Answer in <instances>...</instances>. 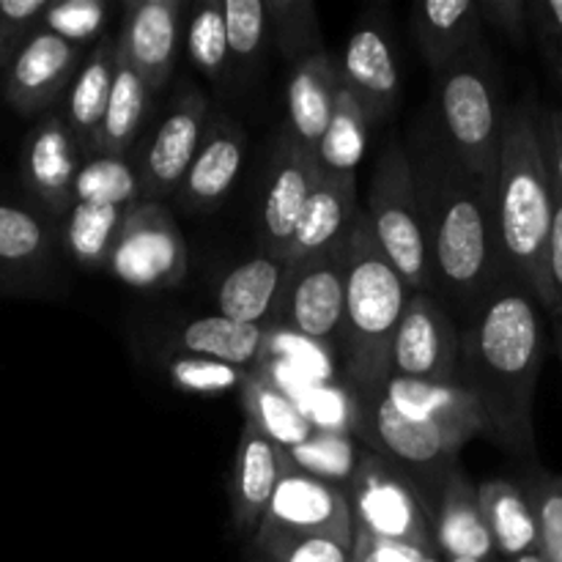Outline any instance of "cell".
I'll list each match as a JSON object with an SVG mask.
<instances>
[{
	"instance_id": "obj_31",
	"label": "cell",
	"mask_w": 562,
	"mask_h": 562,
	"mask_svg": "<svg viewBox=\"0 0 562 562\" xmlns=\"http://www.w3.org/2000/svg\"><path fill=\"white\" fill-rule=\"evenodd\" d=\"M368 146V119L362 113V104L351 93L340 77L338 97H335L333 121L327 126V135L322 137L318 148L313 151L322 176H338L349 179L357 176V165L362 162V154Z\"/></svg>"
},
{
	"instance_id": "obj_18",
	"label": "cell",
	"mask_w": 562,
	"mask_h": 562,
	"mask_svg": "<svg viewBox=\"0 0 562 562\" xmlns=\"http://www.w3.org/2000/svg\"><path fill=\"white\" fill-rule=\"evenodd\" d=\"M434 547L442 560H481L494 558V541L486 516L481 508V494L459 464L445 472L431 503Z\"/></svg>"
},
{
	"instance_id": "obj_29",
	"label": "cell",
	"mask_w": 562,
	"mask_h": 562,
	"mask_svg": "<svg viewBox=\"0 0 562 562\" xmlns=\"http://www.w3.org/2000/svg\"><path fill=\"white\" fill-rule=\"evenodd\" d=\"M477 494L499 560L508 562L538 552V521L525 486L503 477L483 483Z\"/></svg>"
},
{
	"instance_id": "obj_27",
	"label": "cell",
	"mask_w": 562,
	"mask_h": 562,
	"mask_svg": "<svg viewBox=\"0 0 562 562\" xmlns=\"http://www.w3.org/2000/svg\"><path fill=\"white\" fill-rule=\"evenodd\" d=\"M289 261L269 252L247 258L245 263L231 269L217 285V313L241 324L269 327L283 291Z\"/></svg>"
},
{
	"instance_id": "obj_33",
	"label": "cell",
	"mask_w": 562,
	"mask_h": 562,
	"mask_svg": "<svg viewBox=\"0 0 562 562\" xmlns=\"http://www.w3.org/2000/svg\"><path fill=\"white\" fill-rule=\"evenodd\" d=\"M130 212L132 209L124 206H102V203L75 201L69 212L64 214L66 250L86 269L108 267L110 252H113L115 239H119Z\"/></svg>"
},
{
	"instance_id": "obj_16",
	"label": "cell",
	"mask_w": 562,
	"mask_h": 562,
	"mask_svg": "<svg viewBox=\"0 0 562 562\" xmlns=\"http://www.w3.org/2000/svg\"><path fill=\"white\" fill-rule=\"evenodd\" d=\"M181 0H135L119 31V55L130 60L148 91H162L181 47Z\"/></svg>"
},
{
	"instance_id": "obj_30",
	"label": "cell",
	"mask_w": 562,
	"mask_h": 562,
	"mask_svg": "<svg viewBox=\"0 0 562 562\" xmlns=\"http://www.w3.org/2000/svg\"><path fill=\"white\" fill-rule=\"evenodd\" d=\"M239 395L247 423H252L258 431L267 434L283 450L296 448V445L307 442L316 434V426L305 415L300 401L291 393H285L278 382H272L261 368H256L247 376Z\"/></svg>"
},
{
	"instance_id": "obj_35",
	"label": "cell",
	"mask_w": 562,
	"mask_h": 562,
	"mask_svg": "<svg viewBox=\"0 0 562 562\" xmlns=\"http://www.w3.org/2000/svg\"><path fill=\"white\" fill-rule=\"evenodd\" d=\"M75 201L135 209L143 201L140 168L126 154H91L77 173Z\"/></svg>"
},
{
	"instance_id": "obj_28",
	"label": "cell",
	"mask_w": 562,
	"mask_h": 562,
	"mask_svg": "<svg viewBox=\"0 0 562 562\" xmlns=\"http://www.w3.org/2000/svg\"><path fill=\"white\" fill-rule=\"evenodd\" d=\"M269 327L241 324L225 316H201L187 322L176 335V349L184 357H203L225 366L256 371L261 366Z\"/></svg>"
},
{
	"instance_id": "obj_9",
	"label": "cell",
	"mask_w": 562,
	"mask_h": 562,
	"mask_svg": "<svg viewBox=\"0 0 562 562\" xmlns=\"http://www.w3.org/2000/svg\"><path fill=\"white\" fill-rule=\"evenodd\" d=\"M311 536L355 541L357 525L349 494L340 486H333V483L294 470L289 464V472L274 488L272 503L258 525L256 547L269 558L285 543Z\"/></svg>"
},
{
	"instance_id": "obj_2",
	"label": "cell",
	"mask_w": 562,
	"mask_h": 562,
	"mask_svg": "<svg viewBox=\"0 0 562 562\" xmlns=\"http://www.w3.org/2000/svg\"><path fill=\"white\" fill-rule=\"evenodd\" d=\"M415 176L431 289L467 318L508 278L494 225V179L470 173L439 135L423 146Z\"/></svg>"
},
{
	"instance_id": "obj_17",
	"label": "cell",
	"mask_w": 562,
	"mask_h": 562,
	"mask_svg": "<svg viewBox=\"0 0 562 562\" xmlns=\"http://www.w3.org/2000/svg\"><path fill=\"white\" fill-rule=\"evenodd\" d=\"M22 181L31 195L53 214H66L75 203V181L80 173V146L58 115H47L27 135L22 148Z\"/></svg>"
},
{
	"instance_id": "obj_20",
	"label": "cell",
	"mask_w": 562,
	"mask_h": 562,
	"mask_svg": "<svg viewBox=\"0 0 562 562\" xmlns=\"http://www.w3.org/2000/svg\"><path fill=\"white\" fill-rule=\"evenodd\" d=\"M340 75L362 104L368 124L387 119L398 102L401 77L382 27L366 22L351 33L340 58Z\"/></svg>"
},
{
	"instance_id": "obj_1",
	"label": "cell",
	"mask_w": 562,
	"mask_h": 562,
	"mask_svg": "<svg viewBox=\"0 0 562 562\" xmlns=\"http://www.w3.org/2000/svg\"><path fill=\"white\" fill-rule=\"evenodd\" d=\"M541 311L530 285L508 274L461 324L459 379L481 398L488 431L521 459H536L532 404L547 357Z\"/></svg>"
},
{
	"instance_id": "obj_7",
	"label": "cell",
	"mask_w": 562,
	"mask_h": 562,
	"mask_svg": "<svg viewBox=\"0 0 562 562\" xmlns=\"http://www.w3.org/2000/svg\"><path fill=\"white\" fill-rule=\"evenodd\" d=\"M349 503L357 532L376 541L434 549L431 508L426 494L412 483L406 470L382 453H366L349 483Z\"/></svg>"
},
{
	"instance_id": "obj_39",
	"label": "cell",
	"mask_w": 562,
	"mask_h": 562,
	"mask_svg": "<svg viewBox=\"0 0 562 562\" xmlns=\"http://www.w3.org/2000/svg\"><path fill=\"white\" fill-rule=\"evenodd\" d=\"M525 492L536 510L538 552L547 562H562V475L532 467Z\"/></svg>"
},
{
	"instance_id": "obj_50",
	"label": "cell",
	"mask_w": 562,
	"mask_h": 562,
	"mask_svg": "<svg viewBox=\"0 0 562 562\" xmlns=\"http://www.w3.org/2000/svg\"><path fill=\"white\" fill-rule=\"evenodd\" d=\"M547 278H549V307L554 322L562 318V195L554 190V217L547 250Z\"/></svg>"
},
{
	"instance_id": "obj_32",
	"label": "cell",
	"mask_w": 562,
	"mask_h": 562,
	"mask_svg": "<svg viewBox=\"0 0 562 562\" xmlns=\"http://www.w3.org/2000/svg\"><path fill=\"white\" fill-rule=\"evenodd\" d=\"M53 258V234L38 214L0 203V274L31 278Z\"/></svg>"
},
{
	"instance_id": "obj_51",
	"label": "cell",
	"mask_w": 562,
	"mask_h": 562,
	"mask_svg": "<svg viewBox=\"0 0 562 562\" xmlns=\"http://www.w3.org/2000/svg\"><path fill=\"white\" fill-rule=\"evenodd\" d=\"M538 132H541L543 157H547L549 176L554 190L562 195V108H547L538 113Z\"/></svg>"
},
{
	"instance_id": "obj_23",
	"label": "cell",
	"mask_w": 562,
	"mask_h": 562,
	"mask_svg": "<svg viewBox=\"0 0 562 562\" xmlns=\"http://www.w3.org/2000/svg\"><path fill=\"white\" fill-rule=\"evenodd\" d=\"M340 60L329 53H311L296 64L289 80V135L307 151H316L333 121L340 88Z\"/></svg>"
},
{
	"instance_id": "obj_15",
	"label": "cell",
	"mask_w": 562,
	"mask_h": 562,
	"mask_svg": "<svg viewBox=\"0 0 562 562\" xmlns=\"http://www.w3.org/2000/svg\"><path fill=\"white\" fill-rule=\"evenodd\" d=\"M318 170L316 157L294 140L289 132L278 137L272 165H269L267 192L261 206V250L269 256L285 258L296 223L305 212L307 201L316 187Z\"/></svg>"
},
{
	"instance_id": "obj_12",
	"label": "cell",
	"mask_w": 562,
	"mask_h": 562,
	"mask_svg": "<svg viewBox=\"0 0 562 562\" xmlns=\"http://www.w3.org/2000/svg\"><path fill=\"white\" fill-rule=\"evenodd\" d=\"M461 373V327L431 294L409 296L393 340L390 376L409 382H456Z\"/></svg>"
},
{
	"instance_id": "obj_6",
	"label": "cell",
	"mask_w": 562,
	"mask_h": 562,
	"mask_svg": "<svg viewBox=\"0 0 562 562\" xmlns=\"http://www.w3.org/2000/svg\"><path fill=\"white\" fill-rule=\"evenodd\" d=\"M368 220H371L379 247L387 261L398 269L412 294L431 291V267H428L415 165L395 137H390L384 151L379 154Z\"/></svg>"
},
{
	"instance_id": "obj_49",
	"label": "cell",
	"mask_w": 562,
	"mask_h": 562,
	"mask_svg": "<svg viewBox=\"0 0 562 562\" xmlns=\"http://www.w3.org/2000/svg\"><path fill=\"white\" fill-rule=\"evenodd\" d=\"M530 16L541 33L549 60L562 80V0H538L530 5Z\"/></svg>"
},
{
	"instance_id": "obj_43",
	"label": "cell",
	"mask_w": 562,
	"mask_h": 562,
	"mask_svg": "<svg viewBox=\"0 0 562 562\" xmlns=\"http://www.w3.org/2000/svg\"><path fill=\"white\" fill-rule=\"evenodd\" d=\"M104 20H108V5L102 0H64V3H49L38 25L82 47L102 33Z\"/></svg>"
},
{
	"instance_id": "obj_47",
	"label": "cell",
	"mask_w": 562,
	"mask_h": 562,
	"mask_svg": "<svg viewBox=\"0 0 562 562\" xmlns=\"http://www.w3.org/2000/svg\"><path fill=\"white\" fill-rule=\"evenodd\" d=\"M355 562H445L442 554L434 549H415L404 543L376 541V538L357 532L355 538Z\"/></svg>"
},
{
	"instance_id": "obj_3",
	"label": "cell",
	"mask_w": 562,
	"mask_h": 562,
	"mask_svg": "<svg viewBox=\"0 0 562 562\" xmlns=\"http://www.w3.org/2000/svg\"><path fill=\"white\" fill-rule=\"evenodd\" d=\"M532 99L505 115L503 151L494 173V225L510 278L530 285L541 307H549L547 250L554 217V181L543 157Z\"/></svg>"
},
{
	"instance_id": "obj_45",
	"label": "cell",
	"mask_w": 562,
	"mask_h": 562,
	"mask_svg": "<svg viewBox=\"0 0 562 562\" xmlns=\"http://www.w3.org/2000/svg\"><path fill=\"white\" fill-rule=\"evenodd\" d=\"M47 5V0H0V77L38 27Z\"/></svg>"
},
{
	"instance_id": "obj_37",
	"label": "cell",
	"mask_w": 562,
	"mask_h": 562,
	"mask_svg": "<svg viewBox=\"0 0 562 562\" xmlns=\"http://www.w3.org/2000/svg\"><path fill=\"white\" fill-rule=\"evenodd\" d=\"M187 53L195 69L209 80H223L231 60L223 3H203L195 9L187 22Z\"/></svg>"
},
{
	"instance_id": "obj_41",
	"label": "cell",
	"mask_w": 562,
	"mask_h": 562,
	"mask_svg": "<svg viewBox=\"0 0 562 562\" xmlns=\"http://www.w3.org/2000/svg\"><path fill=\"white\" fill-rule=\"evenodd\" d=\"M170 382L176 384L184 393L195 395H223L231 393V390L245 387L247 376L252 371L236 366H225V362L217 360H203V357H184L173 360L168 366Z\"/></svg>"
},
{
	"instance_id": "obj_44",
	"label": "cell",
	"mask_w": 562,
	"mask_h": 562,
	"mask_svg": "<svg viewBox=\"0 0 562 562\" xmlns=\"http://www.w3.org/2000/svg\"><path fill=\"white\" fill-rule=\"evenodd\" d=\"M269 31L278 38L280 49L296 58L305 47L316 44L318 22L316 9L307 0H267Z\"/></svg>"
},
{
	"instance_id": "obj_10",
	"label": "cell",
	"mask_w": 562,
	"mask_h": 562,
	"mask_svg": "<svg viewBox=\"0 0 562 562\" xmlns=\"http://www.w3.org/2000/svg\"><path fill=\"white\" fill-rule=\"evenodd\" d=\"M346 311V239L338 247L289 263L269 327L338 349Z\"/></svg>"
},
{
	"instance_id": "obj_26",
	"label": "cell",
	"mask_w": 562,
	"mask_h": 562,
	"mask_svg": "<svg viewBox=\"0 0 562 562\" xmlns=\"http://www.w3.org/2000/svg\"><path fill=\"white\" fill-rule=\"evenodd\" d=\"M379 393L409 417L472 428L475 434L488 431V417L481 398L461 379L456 382H409V379L390 376Z\"/></svg>"
},
{
	"instance_id": "obj_54",
	"label": "cell",
	"mask_w": 562,
	"mask_h": 562,
	"mask_svg": "<svg viewBox=\"0 0 562 562\" xmlns=\"http://www.w3.org/2000/svg\"><path fill=\"white\" fill-rule=\"evenodd\" d=\"M445 562H481V560H445Z\"/></svg>"
},
{
	"instance_id": "obj_34",
	"label": "cell",
	"mask_w": 562,
	"mask_h": 562,
	"mask_svg": "<svg viewBox=\"0 0 562 562\" xmlns=\"http://www.w3.org/2000/svg\"><path fill=\"white\" fill-rule=\"evenodd\" d=\"M146 99L148 88L140 80L130 60H115V80L113 91H110L108 113H104L102 130H99L97 140H93L91 154H126L135 143L140 121L146 115Z\"/></svg>"
},
{
	"instance_id": "obj_25",
	"label": "cell",
	"mask_w": 562,
	"mask_h": 562,
	"mask_svg": "<svg viewBox=\"0 0 562 562\" xmlns=\"http://www.w3.org/2000/svg\"><path fill=\"white\" fill-rule=\"evenodd\" d=\"M115 60H119V36H102L97 47L88 53L82 66L77 69L69 91H66V126L75 135L80 151L91 154L93 140L102 130L104 113H108L110 91L115 80Z\"/></svg>"
},
{
	"instance_id": "obj_36",
	"label": "cell",
	"mask_w": 562,
	"mask_h": 562,
	"mask_svg": "<svg viewBox=\"0 0 562 562\" xmlns=\"http://www.w3.org/2000/svg\"><path fill=\"white\" fill-rule=\"evenodd\" d=\"M285 456H289V464L294 470L322 477L333 486H344V483L349 486L366 453L357 450L355 434L316 431L307 442L285 450Z\"/></svg>"
},
{
	"instance_id": "obj_8",
	"label": "cell",
	"mask_w": 562,
	"mask_h": 562,
	"mask_svg": "<svg viewBox=\"0 0 562 562\" xmlns=\"http://www.w3.org/2000/svg\"><path fill=\"white\" fill-rule=\"evenodd\" d=\"M360 420L355 437L366 439L376 453L387 456L401 467H409L417 475L434 477L437 486L445 472L456 464L459 450L475 437L472 428L445 426V423L420 420L395 409L382 393L360 395Z\"/></svg>"
},
{
	"instance_id": "obj_11",
	"label": "cell",
	"mask_w": 562,
	"mask_h": 562,
	"mask_svg": "<svg viewBox=\"0 0 562 562\" xmlns=\"http://www.w3.org/2000/svg\"><path fill=\"white\" fill-rule=\"evenodd\" d=\"M190 252L179 225L159 201H140L126 217L108 269L137 291L176 289L187 278Z\"/></svg>"
},
{
	"instance_id": "obj_46",
	"label": "cell",
	"mask_w": 562,
	"mask_h": 562,
	"mask_svg": "<svg viewBox=\"0 0 562 562\" xmlns=\"http://www.w3.org/2000/svg\"><path fill=\"white\" fill-rule=\"evenodd\" d=\"M274 562H355V541L333 536H311L291 541L269 554Z\"/></svg>"
},
{
	"instance_id": "obj_13",
	"label": "cell",
	"mask_w": 562,
	"mask_h": 562,
	"mask_svg": "<svg viewBox=\"0 0 562 562\" xmlns=\"http://www.w3.org/2000/svg\"><path fill=\"white\" fill-rule=\"evenodd\" d=\"M82 47L55 36L38 25L3 75V97L20 115L47 110L64 91H69L80 69Z\"/></svg>"
},
{
	"instance_id": "obj_21",
	"label": "cell",
	"mask_w": 562,
	"mask_h": 562,
	"mask_svg": "<svg viewBox=\"0 0 562 562\" xmlns=\"http://www.w3.org/2000/svg\"><path fill=\"white\" fill-rule=\"evenodd\" d=\"M245 151V130L236 121H231L228 115L209 121L201 148L181 184V201L190 209H214L223 203L236 176L241 173Z\"/></svg>"
},
{
	"instance_id": "obj_5",
	"label": "cell",
	"mask_w": 562,
	"mask_h": 562,
	"mask_svg": "<svg viewBox=\"0 0 562 562\" xmlns=\"http://www.w3.org/2000/svg\"><path fill=\"white\" fill-rule=\"evenodd\" d=\"M439 137L470 173L494 179L505 115L494 64L475 47L437 71Z\"/></svg>"
},
{
	"instance_id": "obj_52",
	"label": "cell",
	"mask_w": 562,
	"mask_h": 562,
	"mask_svg": "<svg viewBox=\"0 0 562 562\" xmlns=\"http://www.w3.org/2000/svg\"><path fill=\"white\" fill-rule=\"evenodd\" d=\"M503 562V560H499ZM508 562H547L543 560L541 552H532V554H525V558H516V560H508Z\"/></svg>"
},
{
	"instance_id": "obj_42",
	"label": "cell",
	"mask_w": 562,
	"mask_h": 562,
	"mask_svg": "<svg viewBox=\"0 0 562 562\" xmlns=\"http://www.w3.org/2000/svg\"><path fill=\"white\" fill-rule=\"evenodd\" d=\"M225 33H228L231 58L247 60L256 58L263 49L269 36V11L267 0H225Z\"/></svg>"
},
{
	"instance_id": "obj_14",
	"label": "cell",
	"mask_w": 562,
	"mask_h": 562,
	"mask_svg": "<svg viewBox=\"0 0 562 562\" xmlns=\"http://www.w3.org/2000/svg\"><path fill=\"white\" fill-rule=\"evenodd\" d=\"M209 126V104L198 91H184L168 110L162 124L154 132L146 154L137 162L140 168L143 201H159L168 192L181 190L201 148Z\"/></svg>"
},
{
	"instance_id": "obj_38",
	"label": "cell",
	"mask_w": 562,
	"mask_h": 562,
	"mask_svg": "<svg viewBox=\"0 0 562 562\" xmlns=\"http://www.w3.org/2000/svg\"><path fill=\"white\" fill-rule=\"evenodd\" d=\"M329 346L316 344L311 338L289 333V329L269 327L267 346H263L261 362H274L289 371L300 373L307 382H335L333 357H329Z\"/></svg>"
},
{
	"instance_id": "obj_48",
	"label": "cell",
	"mask_w": 562,
	"mask_h": 562,
	"mask_svg": "<svg viewBox=\"0 0 562 562\" xmlns=\"http://www.w3.org/2000/svg\"><path fill=\"white\" fill-rule=\"evenodd\" d=\"M483 22H492L497 31L508 33L516 44H525L527 25H530V5L525 0H483Z\"/></svg>"
},
{
	"instance_id": "obj_53",
	"label": "cell",
	"mask_w": 562,
	"mask_h": 562,
	"mask_svg": "<svg viewBox=\"0 0 562 562\" xmlns=\"http://www.w3.org/2000/svg\"><path fill=\"white\" fill-rule=\"evenodd\" d=\"M558 351H560V362H562V318H558Z\"/></svg>"
},
{
	"instance_id": "obj_24",
	"label": "cell",
	"mask_w": 562,
	"mask_h": 562,
	"mask_svg": "<svg viewBox=\"0 0 562 562\" xmlns=\"http://www.w3.org/2000/svg\"><path fill=\"white\" fill-rule=\"evenodd\" d=\"M481 3L475 0H426L412 9V31L434 75L481 47Z\"/></svg>"
},
{
	"instance_id": "obj_40",
	"label": "cell",
	"mask_w": 562,
	"mask_h": 562,
	"mask_svg": "<svg viewBox=\"0 0 562 562\" xmlns=\"http://www.w3.org/2000/svg\"><path fill=\"white\" fill-rule=\"evenodd\" d=\"M300 406L316 431L355 434L360 420V398L346 382H307Z\"/></svg>"
},
{
	"instance_id": "obj_19",
	"label": "cell",
	"mask_w": 562,
	"mask_h": 562,
	"mask_svg": "<svg viewBox=\"0 0 562 562\" xmlns=\"http://www.w3.org/2000/svg\"><path fill=\"white\" fill-rule=\"evenodd\" d=\"M285 472H289L285 450L245 420L239 445H236L234 483H231V521L236 530H258Z\"/></svg>"
},
{
	"instance_id": "obj_4",
	"label": "cell",
	"mask_w": 562,
	"mask_h": 562,
	"mask_svg": "<svg viewBox=\"0 0 562 562\" xmlns=\"http://www.w3.org/2000/svg\"><path fill=\"white\" fill-rule=\"evenodd\" d=\"M409 296V285L387 261L368 212L360 209L346 236V311L338 346L344 382L355 393H376L390 379L393 340Z\"/></svg>"
},
{
	"instance_id": "obj_22",
	"label": "cell",
	"mask_w": 562,
	"mask_h": 562,
	"mask_svg": "<svg viewBox=\"0 0 562 562\" xmlns=\"http://www.w3.org/2000/svg\"><path fill=\"white\" fill-rule=\"evenodd\" d=\"M360 206H357V176H318L313 195L296 223L285 261L296 263L318 252L338 247L349 236Z\"/></svg>"
}]
</instances>
